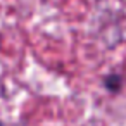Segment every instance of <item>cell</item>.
Returning a JSON list of instances; mask_svg holds the SVG:
<instances>
[{
  "label": "cell",
  "instance_id": "6da1fadb",
  "mask_svg": "<svg viewBox=\"0 0 126 126\" xmlns=\"http://www.w3.org/2000/svg\"><path fill=\"white\" fill-rule=\"evenodd\" d=\"M104 86L107 92H112V93H117L123 86V78L119 74H109L104 78Z\"/></svg>",
  "mask_w": 126,
  "mask_h": 126
},
{
  "label": "cell",
  "instance_id": "7a4b0ae2",
  "mask_svg": "<svg viewBox=\"0 0 126 126\" xmlns=\"http://www.w3.org/2000/svg\"><path fill=\"white\" fill-rule=\"evenodd\" d=\"M0 126H23L19 123H7V121H0Z\"/></svg>",
  "mask_w": 126,
  "mask_h": 126
}]
</instances>
